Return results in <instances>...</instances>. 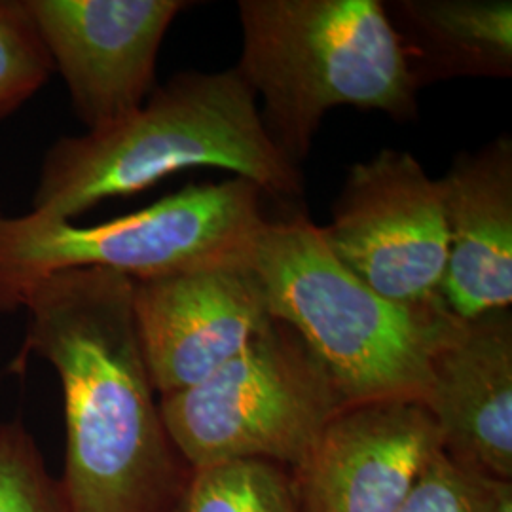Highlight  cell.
Returning a JSON list of instances; mask_svg holds the SVG:
<instances>
[{"label":"cell","instance_id":"16","mask_svg":"<svg viewBox=\"0 0 512 512\" xmlns=\"http://www.w3.org/2000/svg\"><path fill=\"white\" fill-rule=\"evenodd\" d=\"M399 512H512V480L465 469L442 450Z\"/></svg>","mask_w":512,"mask_h":512},{"label":"cell","instance_id":"7","mask_svg":"<svg viewBox=\"0 0 512 512\" xmlns=\"http://www.w3.org/2000/svg\"><path fill=\"white\" fill-rule=\"evenodd\" d=\"M321 236L338 262L385 300L448 308L442 296L448 228L439 181L412 154L384 148L353 165Z\"/></svg>","mask_w":512,"mask_h":512},{"label":"cell","instance_id":"15","mask_svg":"<svg viewBox=\"0 0 512 512\" xmlns=\"http://www.w3.org/2000/svg\"><path fill=\"white\" fill-rule=\"evenodd\" d=\"M52 74V57L25 0H0V120L33 99Z\"/></svg>","mask_w":512,"mask_h":512},{"label":"cell","instance_id":"6","mask_svg":"<svg viewBox=\"0 0 512 512\" xmlns=\"http://www.w3.org/2000/svg\"><path fill=\"white\" fill-rule=\"evenodd\" d=\"M346 399L300 336L272 319L211 378L160 395V412L190 469L260 459L296 469Z\"/></svg>","mask_w":512,"mask_h":512},{"label":"cell","instance_id":"9","mask_svg":"<svg viewBox=\"0 0 512 512\" xmlns=\"http://www.w3.org/2000/svg\"><path fill=\"white\" fill-rule=\"evenodd\" d=\"M133 315L158 395L202 384L274 319L251 264L133 279Z\"/></svg>","mask_w":512,"mask_h":512},{"label":"cell","instance_id":"13","mask_svg":"<svg viewBox=\"0 0 512 512\" xmlns=\"http://www.w3.org/2000/svg\"><path fill=\"white\" fill-rule=\"evenodd\" d=\"M384 8L418 90L459 76L511 78V0H395Z\"/></svg>","mask_w":512,"mask_h":512},{"label":"cell","instance_id":"3","mask_svg":"<svg viewBox=\"0 0 512 512\" xmlns=\"http://www.w3.org/2000/svg\"><path fill=\"white\" fill-rule=\"evenodd\" d=\"M239 74L262 95V124L300 164L327 112L418 114V86L380 0H239Z\"/></svg>","mask_w":512,"mask_h":512},{"label":"cell","instance_id":"11","mask_svg":"<svg viewBox=\"0 0 512 512\" xmlns=\"http://www.w3.org/2000/svg\"><path fill=\"white\" fill-rule=\"evenodd\" d=\"M425 408L446 456L480 475L512 480V315L490 311L458 330L431 363Z\"/></svg>","mask_w":512,"mask_h":512},{"label":"cell","instance_id":"18","mask_svg":"<svg viewBox=\"0 0 512 512\" xmlns=\"http://www.w3.org/2000/svg\"><path fill=\"white\" fill-rule=\"evenodd\" d=\"M2 217H4V215H2V207H0V219H2Z\"/></svg>","mask_w":512,"mask_h":512},{"label":"cell","instance_id":"4","mask_svg":"<svg viewBox=\"0 0 512 512\" xmlns=\"http://www.w3.org/2000/svg\"><path fill=\"white\" fill-rule=\"evenodd\" d=\"M251 268L270 315L300 336L346 403H423L433 357L461 325L452 311L385 300L338 262L304 217L266 220Z\"/></svg>","mask_w":512,"mask_h":512},{"label":"cell","instance_id":"14","mask_svg":"<svg viewBox=\"0 0 512 512\" xmlns=\"http://www.w3.org/2000/svg\"><path fill=\"white\" fill-rule=\"evenodd\" d=\"M171 512H302L293 471L238 459L192 469Z\"/></svg>","mask_w":512,"mask_h":512},{"label":"cell","instance_id":"1","mask_svg":"<svg viewBox=\"0 0 512 512\" xmlns=\"http://www.w3.org/2000/svg\"><path fill=\"white\" fill-rule=\"evenodd\" d=\"M14 368L50 363L65 410L63 512H171L192 473L165 429L133 315V279L73 268L33 287Z\"/></svg>","mask_w":512,"mask_h":512},{"label":"cell","instance_id":"12","mask_svg":"<svg viewBox=\"0 0 512 512\" xmlns=\"http://www.w3.org/2000/svg\"><path fill=\"white\" fill-rule=\"evenodd\" d=\"M448 228L442 296L461 321L512 304V141L463 152L439 179Z\"/></svg>","mask_w":512,"mask_h":512},{"label":"cell","instance_id":"5","mask_svg":"<svg viewBox=\"0 0 512 512\" xmlns=\"http://www.w3.org/2000/svg\"><path fill=\"white\" fill-rule=\"evenodd\" d=\"M264 222L262 190L241 177L190 184L141 211L93 226L35 213L2 217L0 313L21 310L40 281L73 268L152 279L251 264Z\"/></svg>","mask_w":512,"mask_h":512},{"label":"cell","instance_id":"17","mask_svg":"<svg viewBox=\"0 0 512 512\" xmlns=\"http://www.w3.org/2000/svg\"><path fill=\"white\" fill-rule=\"evenodd\" d=\"M0 512H63L57 478L19 420H0Z\"/></svg>","mask_w":512,"mask_h":512},{"label":"cell","instance_id":"8","mask_svg":"<svg viewBox=\"0 0 512 512\" xmlns=\"http://www.w3.org/2000/svg\"><path fill=\"white\" fill-rule=\"evenodd\" d=\"M86 133L112 128L154 90L156 63L184 0H25Z\"/></svg>","mask_w":512,"mask_h":512},{"label":"cell","instance_id":"2","mask_svg":"<svg viewBox=\"0 0 512 512\" xmlns=\"http://www.w3.org/2000/svg\"><path fill=\"white\" fill-rule=\"evenodd\" d=\"M192 167L226 169L274 198L304 192L298 165L268 135L255 92L234 67L175 74L120 124L57 139L42 160L31 213L74 222Z\"/></svg>","mask_w":512,"mask_h":512},{"label":"cell","instance_id":"10","mask_svg":"<svg viewBox=\"0 0 512 512\" xmlns=\"http://www.w3.org/2000/svg\"><path fill=\"white\" fill-rule=\"evenodd\" d=\"M442 450L421 401L349 404L293 469L300 511L399 512Z\"/></svg>","mask_w":512,"mask_h":512}]
</instances>
